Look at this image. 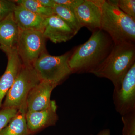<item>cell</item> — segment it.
<instances>
[{
    "instance_id": "obj_5",
    "label": "cell",
    "mask_w": 135,
    "mask_h": 135,
    "mask_svg": "<svg viewBox=\"0 0 135 135\" xmlns=\"http://www.w3.org/2000/svg\"><path fill=\"white\" fill-rule=\"evenodd\" d=\"M72 51L61 56L50 55L47 52L42 54L33 65L41 81L58 86L72 73L69 60Z\"/></svg>"
},
{
    "instance_id": "obj_22",
    "label": "cell",
    "mask_w": 135,
    "mask_h": 135,
    "mask_svg": "<svg viewBox=\"0 0 135 135\" xmlns=\"http://www.w3.org/2000/svg\"><path fill=\"white\" fill-rule=\"evenodd\" d=\"M56 4L63 5L74 11L75 9L83 2V0H53Z\"/></svg>"
},
{
    "instance_id": "obj_21",
    "label": "cell",
    "mask_w": 135,
    "mask_h": 135,
    "mask_svg": "<svg viewBox=\"0 0 135 135\" xmlns=\"http://www.w3.org/2000/svg\"><path fill=\"white\" fill-rule=\"evenodd\" d=\"M17 5L15 1L0 0V22L14 12Z\"/></svg>"
},
{
    "instance_id": "obj_13",
    "label": "cell",
    "mask_w": 135,
    "mask_h": 135,
    "mask_svg": "<svg viewBox=\"0 0 135 135\" xmlns=\"http://www.w3.org/2000/svg\"><path fill=\"white\" fill-rule=\"evenodd\" d=\"M7 56L8 58L7 68L0 77V110L3 100L12 86L22 65L17 50L7 54Z\"/></svg>"
},
{
    "instance_id": "obj_9",
    "label": "cell",
    "mask_w": 135,
    "mask_h": 135,
    "mask_svg": "<svg viewBox=\"0 0 135 135\" xmlns=\"http://www.w3.org/2000/svg\"><path fill=\"white\" fill-rule=\"evenodd\" d=\"M57 109L56 101L51 100L47 109L38 111H27L26 118L31 134L48 127L55 126L59 119Z\"/></svg>"
},
{
    "instance_id": "obj_7",
    "label": "cell",
    "mask_w": 135,
    "mask_h": 135,
    "mask_svg": "<svg viewBox=\"0 0 135 135\" xmlns=\"http://www.w3.org/2000/svg\"><path fill=\"white\" fill-rule=\"evenodd\" d=\"M113 100L115 110L121 116L135 112V63L120 86L114 88Z\"/></svg>"
},
{
    "instance_id": "obj_6",
    "label": "cell",
    "mask_w": 135,
    "mask_h": 135,
    "mask_svg": "<svg viewBox=\"0 0 135 135\" xmlns=\"http://www.w3.org/2000/svg\"><path fill=\"white\" fill-rule=\"evenodd\" d=\"M46 39L41 31L20 29L17 50L23 65L33 66L41 55L47 52Z\"/></svg>"
},
{
    "instance_id": "obj_17",
    "label": "cell",
    "mask_w": 135,
    "mask_h": 135,
    "mask_svg": "<svg viewBox=\"0 0 135 135\" xmlns=\"http://www.w3.org/2000/svg\"><path fill=\"white\" fill-rule=\"evenodd\" d=\"M15 2L30 11L46 18L54 15L53 8L46 7L42 5L38 0H17Z\"/></svg>"
},
{
    "instance_id": "obj_24",
    "label": "cell",
    "mask_w": 135,
    "mask_h": 135,
    "mask_svg": "<svg viewBox=\"0 0 135 135\" xmlns=\"http://www.w3.org/2000/svg\"><path fill=\"white\" fill-rule=\"evenodd\" d=\"M96 135H111L110 131L109 129H105L101 131Z\"/></svg>"
},
{
    "instance_id": "obj_2",
    "label": "cell",
    "mask_w": 135,
    "mask_h": 135,
    "mask_svg": "<svg viewBox=\"0 0 135 135\" xmlns=\"http://www.w3.org/2000/svg\"><path fill=\"white\" fill-rule=\"evenodd\" d=\"M135 63V44H114L109 55L92 74L97 77L108 79L114 88H118Z\"/></svg>"
},
{
    "instance_id": "obj_15",
    "label": "cell",
    "mask_w": 135,
    "mask_h": 135,
    "mask_svg": "<svg viewBox=\"0 0 135 135\" xmlns=\"http://www.w3.org/2000/svg\"><path fill=\"white\" fill-rule=\"evenodd\" d=\"M26 112V108L19 109L16 116L0 132V135H31L27 124Z\"/></svg>"
},
{
    "instance_id": "obj_3",
    "label": "cell",
    "mask_w": 135,
    "mask_h": 135,
    "mask_svg": "<svg viewBox=\"0 0 135 135\" xmlns=\"http://www.w3.org/2000/svg\"><path fill=\"white\" fill-rule=\"evenodd\" d=\"M101 29L114 44H134L135 20L122 12L113 1L102 0Z\"/></svg>"
},
{
    "instance_id": "obj_8",
    "label": "cell",
    "mask_w": 135,
    "mask_h": 135,
    "mask_svg": "<svg viewBox=\"0 0 135 135\" xmlns=\"http://www.w3.org/2000/svg\"><path fill=\"white\" fill-rule=\"evenodd\" d=\"M102 0H83L74 10L78 21L82 27L91 31L101 29Z\"/></svg>"
},
{
    "instance_id": "obj_14",
    "label": "cell",
    "mask_w": 135,
    "mask_h": 135,
    "mask_svg": "<svg viewBox=\"0 0 135 135\" xmlns=\"http://www.w3.org/2000/svg\"><path fill=\"white\" fill-rule=\"evenodd\" d=\"M13 15L15 21L20 30H37L42 32L46 18L18 4H17L15 8Z\"/></svg>"
},
{
    "instance_id": "obj_1",
    "label": "cell",
    "mask_w": 135,
    "mask_h": 135,
    "mask_svg": "<svg viewBox=\"0 0 135 135\" xmlns=\"http://www.w3.org/2000/svg\"><path fill=\"white\" fill-rule=\"evenodd\" d=\"M114 44L109 35L102 29L92 32L86 42L72 51L69 60L72 74L92 73L107 57Z\"/></svg>"
},
{
    "instance_id": "obj_11",
    "label": "cell",
    "mask_w": 135,
    "mask_h": 135,
    "mask_svg": "<svg viewBox=\"0 0 135 135\" xmlns=\"http://www.w3.org/2000/svg\"><path fill=\"white\" fill-rule=\"evenodd\" d=\"M55 84L41 81L29 92L26 99L27 111H38L47 109L50 105V98Z\"/></svg>"
},
{
    "instance_id": "obj_19",
    "label": "cell",
    "mask_w": 135,
    "mask_h": 135,
    "mask_svg": "<svg viewBox=\"0 0 135 135\" xmlns=\"http://www.w3.org/2000/svg\"><path fill=\"white\" fill-rule=\"evenodd\" d=\"M122 12L135 20V0H113Z\"/></svg>"
},
{
    "instance_id": "obj_23",
    "label": "cell",
    "mask_w": 135,
    "mask_h": 135,
    "mask_svg": "<svg viewBox=\"0 0 135 135\" xmlns=\"http://www.w3.org/2000/svg\"><path fill=\"white\" fill-rule=\"evenodd\" d=\"M41 3L46 7L53 8L56 5L53 0H38Z\"/></svg>"
},
{
    "instance_id": "obj_20",
    "label": "cell",
    "mask_w": 135,
    "mask_h": 135,
    "mask_svg": "<svg viewBox=\"0 0 135 135\" xmlns=\"http://www.w3.org/2000/svg\"><path fill=\"white\" fill-rule=\"evenodd\" d=\"M16 108H3L0 110V132L6 127L18 112Z\"/></svg>"
},
{
    "instance_id": "obj_4",
    "label": "cell",
    "mask_w": 135,
    "mask_h": 135,
    "mask_svg": "<svg viewBox=\"0 0 135 135\" xmlns=\"http://www.w3.org/2000/svg\"><path fill=\"white\" fill-rule=\"evenodd\" d=\"M41 80L33 66L22 64L14 83L5 97L1 109L26 108L27 96Z\"/></svg>"
},
{
    "instance_id": "obj_18",
    "label": "cell",
    "mask_w": 135,
    "mask_h": 135,
    "mask_svg": "<svg viewBox=\"0 0 135 135\" xmlns=\"http://www.w3.org/2000/svg\"><path fill=\"white\" fill-rule=\"evenodd\" d=\"M122 135H135V112L122 116Z\"/></svg>"
},
{
    "instance_id": "obj_16",
    "label": "cell",
    "mask_w": 135,
    "mask_h": 135,
    "mask_svg": "<svg viewBox=\"0 0 135 135\" xmlns=\"http://www.w3.org/2000/svg\"><path fill=\"white\" fill-rule=\"evenodd\" d=\"M54 14L58 16L69 25L77 33L82 28L78 21L74 11L63 5L56 4L53 8Z\"/></svg>"
},
{
    "instance_id": "obj_12",
    "label": "cell",
    "mask_w": 135,
    "mask_h": 135,
    "mask_svg": "<svg viewBox=\"0 0 135 135\" xmlns=\"http://www.w3.org/2000/svg\"><path fill=\"white\" fill-rule=\"evenodd\" d=\"M19 31L13 12L0 22V49L6 55L17 50Z\"/></svg>"
},
{
    "instance_id": "obj_10",
    "label": "cell",
    "mask_w": 135,
    "mask_h": 135,
    "mask_svg": "<svg viewBox=\"0 0 135 135\" xmlns=\"http://www.w3.org/2000/svg\"><path fill=\"white\" fill-rule=\"evenodd\" d=\"M42 33L46 39H49L55 44L68 41L77 34L66 22L55 14L45 19Z\"/></svg>"
}]
</instances>
